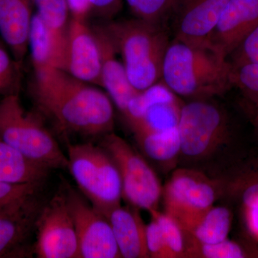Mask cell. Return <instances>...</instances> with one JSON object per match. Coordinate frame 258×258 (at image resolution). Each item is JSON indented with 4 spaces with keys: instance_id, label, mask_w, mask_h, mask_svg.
<instances>
[{
    "instance_id": "6da1fadb",
    "label": "cell",
    "mask_w": 258,
    "mask_h": 258,
    "mask_svg": "<svg viewBox=\"0 0 258 258\" xmlns=\"http://www.w3.org/2000/svg\"><path fill=\"white\" fill-rule=\"evenodd\" d=\"M30 94L62 133L85 137L113 132L114 110L106 93L56 68L34 71Z\"/></svg>"
},
{
    "instance_id": "7a4b0ae2",
    "label": "cell",
    "mask_w": 258,
    "mask_h": 258,
    "mask_svg": "<svg viewBox=\"0 0 258 258\" xmlns=\"http://www.w3.org/2000/svg\"><path fill=\"white\" fill-rule=\"evenodd\" d=\"M232 64L209 44L195 46L173 38L162 68V82L176 95L189 100L221 96L231 88Z\"/></svg>"
},
{
    "instance_id": "3957f363",
    "label": "cell",
    "mask_w": 258,
    "mask_h": 258,
    "mask_svg": "<svg viewBox=\"0 0 258 258\" xmlns=\"http://www.w3.org/2000/svg\"><path fill=\"white\" fill-rule=\"evenodd\" d=\"M101 25L121 56L129 81L136 89L142 92L160 81L171 42L166 25L136 18L108 20Z\"/></svg>"
},
{
    "instance_id": "277c9868",
    "label": "cell",
    "mask_w": 258,
    "mask_h": 258,
    "mask_svg": "<svg viewBox=\"0 0 258 258\" xmlns=\"http://www.w3.org/2000/svg\"><path fill=\"white\" fill-rule=\"evenodd\" d=\"M0 139L30 160L51 169H69V160L42 115L27 111L20 94L0 98Z\"/></svg>"
},
{
    "instance_id": "5b68a950",
    "label": "cell",
    "mask_w": 258,
    "mask_h": 258,
    "mask_svg": "<svg viewBox=\"0 0 258 258\" xmlns=\"http://www.w3.org/2000/svg\"><path fill=\"white\" fill-rule=\"evenodd\" d=\"M67 157L71 175L93 208L106 215L120 206L123 197L119 171L103 147L69 144Z\"/></svg>"
},
{
    "instance_id": "8992f818",
    "label": "cell",
    "mask_w": 258,
    "mask_h": 258,
    "mask_svg": "<svg viewBox=\"0 0 258 258\" xmlns=\"http://www.w3.org/2000/svg\"><path fill=\"white\" fill-rule=\"evenodd\" d=\"M208 99L183 103L178 122L181 154L188 160H205L230 139V115L223 106Z\"/></svg>"
},
{
    "instance_id": "52a82bcc",
    "label": "cell",
    "mask_w": 258,
    "mask_h": 258,
    "mask_svg": "<svg viewBox=\"0 0 258 258\" xmlns=\"http://www.w3.org/2000/svg\"><path fill=\"white\" fill-rule=\"evenodd\" d=\"M101 145L119 171L123 199L139 210H159L163 186L147 160L125 139L113 132L103 136Z\"/></svg>"
},
{
    "instance_id": "ba28073f",
    "label": "cell",
    "mask_w": 258,
    "mask_h": 258,
    "mask_svg": "<svg viewBox=\"0 0 258 258\" xmlns=\"http://www.w3.org/2000/svg\"><path fill=\"white\" fill-rule=\"evenodd\" d=\"M217 186L202 171L176 169L162 187L164 212L183 225L213 206L217 199Z\"/></svg>"
},
{
    "instance_id": "9c48e42d",
    "label": "cell",
    "mask_w": 258,
    "mask_h": 258,
    "mask_svg": "<svg viewBox=\"0 0 258 258\" xmlns=\"http://www.w3.org/2000/svg\"><path fill=\"white\" fill-rule=\"evenodd\" d=\"M34 251L40 258H79L76 227L66 191L55 194L45 203L36 225Z\"/></svg>"
},
{
    "instance_id": "30bf717a",
    "label": "cell",
    "mask_w": 258,
    "mask_h": 258,
    "mask_svg": "<svg viewBox=\"0 0 258 258\" xmlns=\"http://www.w3.org/2000/svg\"><path fill=\"white\" fill-rule=\"evenodd\" d=\"M66 196L79 240V257H121L107 217L75 190L68 188Z\"/></svg>"
},
{
    "instance_id": "8fae6325",
    "label": "cell",
    "mask_w": 258,
    "mask_h": 258,
    "mask_svg": "<svg viewBox=\"0 0 258 258\" xmlns=\"http://www.w3.org/2000/svg\"><path fill=\"white\" fill-rule=\"evenodd\" d=\"M182 106L177 96L157 83L133 98L123 116L132 132H163L177 126Z\"/></svg>"
},
{
    "instance_id": "7c38bea8",
    "label": "cell",
    "mask_w": 258,
    "mask_h": 258,
    "mask_svg": "<svg viewBox=\"0 0 258 258\" xmlns=\"http://www.w3.org/2000/svg\"><path fill=\"white\" fill-rule=\"evenodd\" d=\"M228 0H173L166 26L173 38L195 46L207 45Z\"/></svg>"
},
{
    "instance_id": "4fadbf2b",
    "label": "cell",
    "mask_w": 258,
    "mask_h": 258,
    "mask_svg": "<svg viewBox=\"0 0 258 258\" xmlns=\"http://www.w3.org/2000/svg\"><path fill=\"white\" fill-rule=\"evenodd\" d=\"M60 70L80 81L101 87L99 45L87 20L71 18Z\"/></svg>"
},
{
    "instance_id": "5bb4252c",
    "label": "cell",
    "mask_w": 258,
    "mask_h": 258,
    "mask_svg": "<svg viewBox=\"0 0 258 258\" xmlns=\"http://www.w3.org/2000/svg\"><path fill=\"white\" fill-rule=\"evenodd\" d=\"M39 192L0 209V258L27 255L26 244L44 205Z\"/></svg>"
},
{
    "instance_id": "9a60e30c",
    "label": "cell",
    "mask_w": 258,
    "mask_h": 258,
    "mask_svg": "<svg viewBox=\"0 0 258 258\" xmlns=\"http://www.w3.org/2000/svg\"><path fill=\"white\" fill-rule=\"evenodd\" d=\"M257 25L258 0H228L208 44L228 59Z\"/></svg>"
},
{
    "instance_id": "2e32d148",
    "label": "cell",
    "mask_w": 258,
    "mask_h": 258,
    "mask_svg": "<svg viewBox=\"0 0 258 258\" xmlns=\"http://www.w3.org/2000/svg\"><path fill=\"white\" fill-rule=\"evenodd\" d=\"M92 27L101 52V88L106 90L107 94L123 115L127 111L129 103L141 91L131 84L123 62L117 59L116 49L102 25Z\"/></svg>"
},
{
    "instance_id": "e0dca14e",
    "label": "cell",
    "mask_w": 258,
    "mask_h": 258,
    "mask_svg": "<svg viewBox=\"0 0 258 258\" xmlns=\"http://www.w3.org/2000/svg\"><path fill=\"white\" fill-rule=\"evenodd\" d=\"M33 7V0H0V35L22 64L29 48Z\"/></svg>"
},
{
    "instance_id": "ac0fdd59",
    "label": "cell",
    "mask_w": 258,
    "mask_h": 258,
    "mask_svg": "<svg viewBox=\"0 0 258 258\" xmlns=\"http://www.w3.org/2000/svg\"><path fill=\"white\" fill-rule=\"evenodd\" d=\"M111 224L121 257H149L147 225L139 209L121 205L105 215Z\"/></svg>"
},
{
    "instance_id": "d6986e66",
    "label": "cell",
    "mask_w": 258,
    "mask_h": 258,
    "mask_svg": "<svg viewBox=\"0 0 258 258\" xmlns=\"http://www.w3.org/2000/svg\"><path fill=\"white\" fill-rule=\"evenodd\" d=\"M50 169L30 160L0 139V181L42 184Z\"/></svg>"
},
{
    "instance_id": "ffe728a7",
    "label": "cell",
    "mask_w": 258,
    "mask_h": 258,
    "mask_svg": "<svg viewBox=\"0 0 258 258\" xmlns=\"http://www.w3.org/2000/svg\"><path fill=\"white\" fill-rule=\"evenodd\" d=\"M232 213L224 206H212L181 227L191 237L205 244L216 243L228 238Z\"/></svg>"
},
{
    "instance_id": "44dd1931",
    "label": "cell",
    "mask_w": 258,
    "mask_h": 258,
    "mask_svg": "<svg viewBox=\"0 0 258 258\" xmlns=\"http://www.w3.org/2000/svg\"><path fill=\"white\" fill-rule=\"evenodd\" d=\"M36 14L45 25L52 40L60 69L70 24V10L67 0H33Z\"/></svg>"
},
{
    "instance_id": "7402d4cb",
    "label": "cell",
    "mask_w": 258,
    "mask_h": 258,
    "mask_svg": "<svg viewBox=\"0 0 258 258\" xmlns=\"http://www.w3.org/2000/svg\"><path fill=\"white\" fill-rule=\"evenodd\" d=\"M134 138L142 152L149 159L173 166L181 154V144L177 126L163 132H134Z\"/></svg>"
},
{
    "instance_id": "603a6c76",
    "label": "cell",
    "mask_w": 258,
    "mask_h": 258,
    "mask_svg": "<svg viewBox=\"0 0 258 258\" xmlns=\"http://www.w3.org/2000/svg\"><path fill=\"white\" fill-rule=\"evenodd\" d=\"M29 48L34 71L52 67L57 69V58L50 35L36 13L32 16Z\"/></svg>"
},
{
    "instance_id": "cb8c5ba5",
    "label": "cell",
    "mask_w": 258,
    "mask_h": 258,
    "mask_svg": "<svg viewBox=\"0 0 258 258\" xmlns=\"http://www.w3.org/2000/svg\"><path fill=\"white\" fill-rule=\"evenodd\" d=\"M187 233V232H186ZM258 257L242 244L228 238L216 242L205 244L194 240L187 233L186 257L188 258H244Z\"/></svg>"
},
{
    "instance_id": "d4e9b609",
    "label": "cell",
    "mask_w": 258,
    "mask_h": 258,
    "mask_svg": "<svg viewBox=\"0 0 258 258\" xmlns=\"http://www.w3.org/2000/svg\"><path fill=\"white\" fill-rule=\"evenodd\" d=\"M151 217L160 227L171 258H186L187 233L174 217L165 212L154 210L149 212Z\"/></svg>"
},
{
    "instance_id": "484cf974",
    "label": "cell",
    "mask_w": 258,
    "mask_h": 258,
    "mask_svg": "<svg viewBox=\"0 0 258 258\" xmlns=\"http://www.w3.org/2000/svg\"><path fill=\"white\" fill-rule=\"evenodd\" d=\"M231 79L252 109L258 110V64L232 66Z\"/></svg>"
},
{
    "instance_id": "4316f807",
    "label": "cell",
    "mask_w": 258,
    "mask_h": 258,
    "mask_svg": "<svg viewBox=\"0 0 258 258\" xmlns=\"http://www.w3.org/2000/svg\"><path fill=\"white\" fill-rule=\"evenodd\" d=\"M22 83V63L9 53L0 41V98L20 94Z\"/></svg>"
},
{
    "instance_id": "83f0119b",
    "label": "cell",
    "mask_w": 258,
    "mask_h": 258,
    "mask_svg": "<svg viewBox=\"0 0 258 258\" xmlns=\"http://www.w3.org/2000/svg\"><path fill=\"white\" fill-rule=\"evenodd\" d=\"M136 18L166 25L173 0H125Z\"/></svg>"
},
{
    "instance_id": "f1b7e54d",
    "label": "cell",
    "mask_w": 258,
    "mask_h": 258,
    "mask_svg": "<svg viewBox=\"0 0 258 258\" xmlns=\"http://www.w3.org/2000/svg\"><path fill=\"white\" fill-rule=\"evenodd\" d=\"M228 60L232 66L244 63L258 64V25L229 55Z\"/></svg>"
},
{
    "instance_id": "f546056e",
    "label": "cell",
    "mask_w": 258,
    "mask_h": 258,
    "mask_svg": "<svg viewBox=\"0 0 258 258\" xmlns=\"http://www.w3.org/2000/svg\"><path fill=\"white\" fill-rule=\"evenodd\" d=\"M235 192L245 209L258 210V171L246 174L236 181Z\"/></svg>"
},
{
    "instance_id": "4dcf8cb0",
    "label": "cell",
    "mask_w": 258,
    "mask_h": 258,
    "mask_svg": "<svg viewBox=\"0 0 258 258\" xmlns=\"http://www.w3.org/2000/svg\"><path fill=\"white\" fill-rule=\"evenodd\" d=\"M42 184H10L0 181V209L40 191Z\"/></svg>"
},
{
    "instance_id": "1f68e13d",
    "label": "cell",
    "mask_w": 258,
    "mask_h": 258,
    "mask_svg": "<svg viewBox=\"0 0 258 258\" xmlns=\"http://www.w3.org/2000/svg\"><path fill=\"white\" fill-rule=\"evenodd\" d=\"M146 235L149 257L171 258L160 227L152 217L151 222L147 225Z\"/></svg>"
},
{
    "instance_id": "d6a6232c",
    "label": "cell",
    "mask_w": 258,
    "mask_h": 258,
    "mask_svg": "<svg viewBox=\"0 0 258 258\" xmlns=\"http://www.w3.org/2000/svg\"><path fill=\"white\" fill-rule=\"evenodd\" d=\"M89 3L91 14L93 13L106 21L114 18L122 8V0H89Z\"/></svg>"
},
{
    "instance_id": "836d02e7",
    "label": "cell",
    "mask_w": 258,
    "mask_h": 258,
    "mask_svg": "<svg viewBox=\"0 0 258 258\" xmlns=\"http://www.w3.org/2000/svg\"><path fill=\"white\" fill-rule=\"evenodd\" d=\"M71 18L87 20L91 15L89 0H67Z\"/></svg>"
},
{
    "instance_id": "e575fe53",
    "label": "cell",
    "mask_w": 258,
    "mask_h": 258,
    "mask_svg": "<svg viewBox=\"0 0 258 258\" xmlns=\"http://www.w3.org/2000/svg\"><path fill=\"white\" fill-rule=\"evenodd\" d=\"M254 112L253 123L258 135V110H254Z\"/></svg>"
}]
</instances>
